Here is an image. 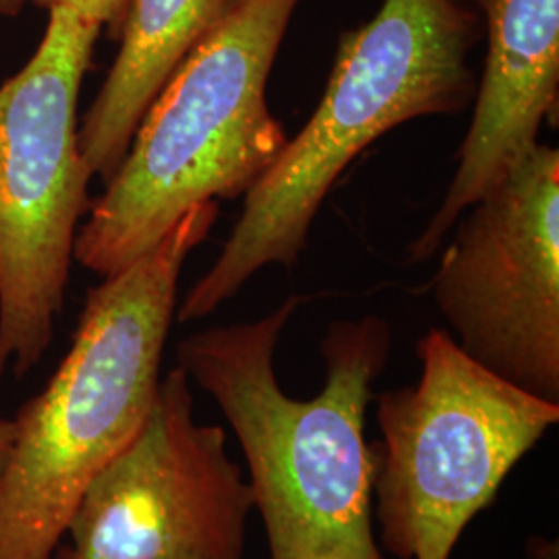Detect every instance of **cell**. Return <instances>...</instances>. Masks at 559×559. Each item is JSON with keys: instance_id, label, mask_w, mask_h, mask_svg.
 Masks as SVG:
<instances>
[{"instance_id": "8fae6325", "label": "cell", "mask_w": 559, "mask_h": 559, "mask_svg": "<svg viewBox=\"0 0 559 559\" xmlns=\"http://www.w3.org/2000/svg\"><path fill=\"white\" fill-rule=\"evenodd\" d=\"M129 4L131 0H0V15L17 17L27 7L46 11H50L52 7H69L83 17L96 21L102 29L108 32L110 40H119Z\"/></svg>"}, {"instance_id": "9c48e42d", "label": "cell", "mask_w": 559, "mask_h": 559, "mask_svg": "<svg viewBox=\"0 0 559 559\" xmlns=\"http://www.w3.org/2000/svg\"><path fill=\"white\" fill-rule=\"evenodd\" d=\"M475 7L487 38L475 112L459 168L433 218L411 245L427 261L462 212L498 185L539 143L540 124H558L559 0H460Z\"/></svg>"}, {"instance_id": "7a4b0ae2", "label": "cell", "mask_w": 559, "mask_h": 559, "mask_svg": "<svg viewBox=\"0 0 559 559\" xmlns=\"http://www.w3.org/2000/svg\"><path fill=\"white\" fill-rule=\"evenodd\" d=\"M480 15L460 0H383L340 36L313 117L245 193L216 263L177 307L180 323L212 316L265 265H295L330 189L381 135L423 117L460 115L477 92L471 52Z\"/></svg>"}, {"instance_id": "5b68a950", "label": "cell", "mask_w": 559, "mask_h": 559, "mask_svg": "<svg viewBox=\"0 0 559 559\" xmlns=\"http://www.w3.org/2000/svg\"><path fill=\"white\" fill-rule=\"evenodd\" d=\"M415 385L376 396L373 500L396 559H450L501 483L559 423V404L501 380L445 330L419 344Z\"/></svg>"}, {"instance_id": "30bf717a", "label": "cell", "mask_w": 559, "mask_h": 559, "mask_svg": "<svg viewBox=\"0 0 559 559\" xmlns=\"http://www.w3.org/2000/svg\"><path fill=\"white\" fill-rule=\"evenodd\" d=\"M237 0H131L120 48L80 122V150L92 177H115L150 104L180 62Z\"/></svg>"}, {"instance_id": "8992f818", "label": "cell", "mask_w": 559, "mask_h": 559, "mask_svg": "<svg viewBox=\"0 0 559 559\" xmlns=\"http://www.w3.org/2000/svg\"><path fill=\"white\" fill-rule=\"evenodd\" d=\"M102 27L52 7L40 44L0 85V378H25L55 340L90 212L81 83Z\"/></svg>"}, {"instance_id": "52a82bcc", "label": "cell", "mask_w": 559, "mask_h": 559, "mask_svg": "<svg viewBox=\"0 0 559 559\" xmlns=\"http://www.w3.org/2000/svg\"><path fill=\"white\" fill-rule=\"evenodd\" d=\"M460 350L559 404V152L537 143L454 224L431 282Z\"/></svg>"}, {"instance_id": "7c38bea8", "label": "cell", "mask_w": 559, "mask_h": 559, "mask_svg": "<svg viewBox=\"0 0 559 559\" xmlns=\"http://www.w3.org/2000/svg\"><path fill=\"white\" fill-rule=\"evenodd\" d=\"M13 438H15L13 419H0V477H2V473L7 468V462H9V456H11Z\"/></svg>"}, {"instance_id": "ba28073f", "label": "cell", "mask_w": 559, "mask_h": 559, "mask_svg": "<svg viewBox=\"0 0 559 559\" xmlns=\"http://www.w3.org/2000/svg\"><path fill=\"white\" fill-rule=\"evenodd\" d=\"M253 510L226 431L195 420L177 365L138 433L83 491L55 559H245Z\"/></svg>"}, {"instance_id": "277c9868", "label": "cell", "mask_w": 559, "mask_h": 559, "mask_svg": "<svg viewBox=\"0 0 559 559\" xmlns=\"http://www.w3.org/2000/svg\"><path fill=\"white\" fill-rule=\"evenodd\" d=\"M300 0H237L145 110L92 201L75 261L102 278L150 251L205 201L237 200L286 145L267 81Z\"/></svg>"}, {"instance_id": "3957f363", "label": "cell", "mask_w": 559, "mask_h": 559, "mask_svg": "<svg viewBox=\"0 0 559 559\" xmlns=\"http://www.w3.org/2000/svg\"><path fill=\"white\" fill-rule=\"evenodd\" d=\"M218 214V201L195 205L87 290L69 353L13 419L0 477V559H55L83 491L138 433L160 383L182 265Z\"/></svg>"}, {"instance_id": "6da1fadb", "label": "cell", "mask_w": 559, "mask_h": 559, "mask_svg": "<svg viewBox=\"0 0 559 559\" xmlns=\"http://www.w3.org/2000/svg\"><path fill=\"white\" fill-rule=\"evenodd\" d=\"M302 302L295 295L261 320L195 332L180 340L177 360L239 440L270 559H383L365 420L392 332L378 316L332 323L321 340L323 390L293 399L280 388L274 355Z\"/></svg>"}]
</instances>
